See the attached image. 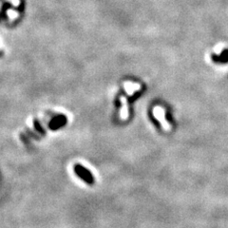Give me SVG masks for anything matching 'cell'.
I'll use <instances>...</instances> for the list:
<instances>
[{
  "instance_id": "cell-4",
  "label": "cell",
  "mask_w": 228,
  "mask_h": 228,
  "mask_svg": "<svg viewBox=\"0 0 228 228\" xmlns=\"http://www.w3.org/2000/svg\"><path fill=\"white\" fill-rule=\"evenodd\" d=\"M121 101L123 102V108L121 110V117L123 118H126L127 117V107H126V98L122 97L121 98Z\"/></svg>"
},
{
  "instance_id": "cell-2",
  "label": "cell",
  "mask_w": 228,
  "mask_h": 228,
  "mask_svg": "<svg viewBox=\"0 0 228 228\" xmlns=\"http://www.w3.org/2000/svg\"><path fill=\"white\" fill-rule=\"evenodd\" d=\"M153 114H154V117L160 122V124L162 125L163 128L166 130V131H170L171 129V126L170 124L166 120V111L163 107H156L153 110Z\"/></svg>"
},
{
  "instance_id": "cell-1",
  "label": "cell",
  "mask_w": 228,
  "mask_h": 228,
  "mask_svg": "<svg viewBox=\"0 0 228 228\" xmlns=\"http://www.w3.org/2000/svg\"><path fill=\"white\" fill-rule=\"evenodd\" d=\"M73 170L75 172V174L81 179L83 180L86 184H87L88 186H93L95 182V179L89 170H87L86 167H84L82 165L80 164H76L73 166Z\"/></svg>"
},
{
  "instance_id": "cell-3",
  "label": "cell",
  "mask_w": 228,
  "mask_h": 228,
  "mask_svg": "<svg viewBox=\"0 0 228 228\" xmlns=\"http://www.w3.org/2000/svg\"><path fill=\"white\" fill-rule=\"evenodd\" d=\"M66 124V118L64 116H59L57 118H55L50 125L51 128L52 129H55V128H58L62 126H64Z\"/></svg>"
}]
</instances>
